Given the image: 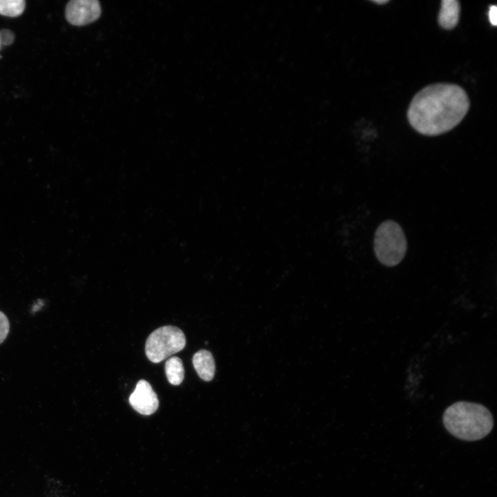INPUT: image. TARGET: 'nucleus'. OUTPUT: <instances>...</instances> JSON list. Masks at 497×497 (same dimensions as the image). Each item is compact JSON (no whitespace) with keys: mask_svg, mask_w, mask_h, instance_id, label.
Masks as SVG:
<instances>
[{"mask_svg":"<svg viewBox=\"0 0 497 497\" xmlns=\"http://www.w3.org/2000/svg\"><path fill=\"white\" fill-rule=\"evenodd\" d=\"M193 367L198 376L204 381H211L215 375V364L211 352L200 350L193 357Z\"/></svg>","mask_w":497,"mask_h":497,"instance_id":"8","label":"nucleus"},{"mask_svg":"<svg viewBox=\"0 0 497 497\" xmlns=\"http://www.w3.org/2000/svg\"><path fill=\"white\" fill-rule=\"evenodd\" d=\"M469 106L468 95L462 87L453 84H433L416 94L407 116L409 124L420 134L437 136L458 125Z\"/></svg>","mask_w":497,"mask_h":497,"instance_id":"1","label":"nucleus"},{"mask_svg":"<svg viewBox=\"0 0 497 497\" xmlns=\"http://www.w3.org/2000/svg\"><path fill=\"white\" fill-rule=\"evenodd\" d=\"M14 40V34L9 29H2L0 30V41L2 46L11 45Z\"/></svg>","mask_w":497,"mask_h":497,"instance_id":"12","label":"nucleus"},{"mask_svg":"<svg viewBox=\"0 0 497 497\" xmlns=\"http://www.w3.org/2000/svg\"><path fill=\"white\" fill-rule=\"evenodd\" d=\"M1 41H0V50H1Z\"/></svg>","mask_w":497,"mask_h":497,"instance_id":"15","label":"nucleus"},{"mask_svg":"<svg viewBox=\"0 0 497 497\" xmlns=\"http://www.w3.org/2000/svg\"><path fill=\"white\" fill-rule=\"evenodd\" d=\"M165 373L170 384H180L184 377V369L181 359L175 356L168 359L165 363Z\"/></svg>","mask_w":497,"mask_h":497,"instance_id":"9","label":"nucleus"},{"mask_svg":"<svg viewBox=\"0 0 497 497\" xmlns=\"http://www.w3.org/2000/svg\"><path fill=\"white\" fill-rule=\"evenodd\" d=\"M373 249L378 261L387 266H395L404 258L407 242L401 226L393 220L383 222L377 228Z\"/></svg>","mask_w":497,"mask_h":497,"instance_id":"3","label":"nucleus"},{"mask_svg":"<svg viewBox=\"0 0 497 497\" xmlns=\"http://www.w3.org/2000/svg\"><path fill=\"white\" fill-rule=\"evenodd\" d=\"M10 330V322L7 316L0 311V344L6 338Z\"/></svg>","mask_w":497,"mask_h":497,"instance_id":"11","label":"nucleus"},{"mask_svg":"<svg viewBox=\"0 0 497 497\" xmlns=\"http://www.w3.org/2000/svg\"><path fill=\"white\" fill-rule=\"evenodd\" d=\"M489 19L491 25L497 24V8L496 6H491L489 10Z\"/></svg>","mask_w":497,"mask_h":497,"instance_id":"13","label":"nucleus"},{"mask_svg":"<svg viewBox=\"0 0 497 497\" xmlns=\"http://www.w3.org/2000/svg\"><path fill=\"white\" fill-rule=\"evenodd\" d=\"M101 12L97 0H71L66 6L65 16L70 24L81 26L96 21Z\"/></svg>","mask_w":497,"mask_h":497,"instance_id":"5","label":"nucleus"},{"mask_svg":"<svg viewBox=\"0 0 497 497\" xmlns=\"http://www.w3.org/2000/svg\"><path fill=\"white\" fill-rule=\"evenodd\" d=\"M26 8L24 0H0V14L9 17L21 15Z\"/></svg>","mask_w":497,"mask_h":497,"instance_id":"10","label":"nucleus"},{"mask_svg":"<svg viewBox=\"0 0 497 497\" xmlns=\"http://www.w3.org/2000/svg\"><path fill=\"white\" fill-rule=\"evenodd\" d=\"M446 429L456 438L478 440L487 436L494 427L491 412L483 405L456 402L447 407L442 416Z\"/></svg>","mask_w":497,"mask_h":497,"instance_id":"2","label":"nucleus"},{"mask_svg":"<svg viewBox=\"0 0 497 497\" xmlns=\"http://www.w3.org/2000/svg\"><path fill=\"white\" fill-rule=\"evenodd\" d=\"M460 12L459 1L442 0L438 16L439 26L445 30H452L458 24Z\"/></svg>","mask_w":497,"mask_h":497,"instance_id":"7","label":"nucleus"},{"mask_svg":"<svg viewBox=\"0 0 497 497\" xmlns=\"http://www.w3.org/2000/svg\"><path fill=\"white\" fill-rule=\"evenodd\" d=\"M186 344L183 331L173 326H164L153 331L148 337L145 352L147 358L158 363L180 351Z\"/></svg>","mask_w":497,"mask_h":497,"instance_id":"4","label":"nucleus"},{"mask_svg":"<svg viewBox=\"0 0 497 497\" xmlns=\"http://www.w3.org/2000/svg\"><path fill=\"white\" fill-rule=\"evenodd\" d=\"M388 1H387H387H386V0H376V1H373V2H375V3H378V4H384V3H387Z\"/></svg>","mask_w":497,"mask_h":497,"instance_id":"14","label":"nucleus"},{"mask_svg":"<svg viewBox=\"0 0 497 497\" xmlns=\"http://www.w3.org/2000/svg\"><path fill=\"white\" fill-rule=\"evenodd\" d=\"M132 407L142 415H150L156 411L159 407L157 394L150 384L144 380H140L129 397Z\"/></svg>","mask_w":497,"mask_h":497,"instance_id":"6","label":"nucleus"}]
</instances>
